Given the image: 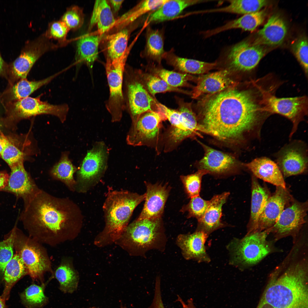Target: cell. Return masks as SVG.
<instances>
[{
	"instance_id": "cell-1",
	"label": "cell",
	"mask_w": 308,
	"mask_h": 308,
	"mask_svg": "<svg viewBox=\"0 0 308 308\" xmlns=\"http://www.w3.org/2000/svg\"><path fill=\"white\" fill-rule=\"evenodd\" d=\"M257 82L253 89L230 88L209 99L199 123L202 132L229 146L242 147L260 140L263 125L270 115L265 110Z\"/></svg>"
},
{
	"instance_id": "cell-24",
	"label": "cell",
	"mask_w": 308,
	"mask_h": 308,
	"mask_svg": "<svg viewBox=\"0 0 308 308\" xmlns=\"http://www.w3.org/2000/svg\"><path fill=\"white\" fill-rule=\"evenodd\" d=\"M235 83L230 78L228 72L223 70L216 72L200 78L196 85L191 92L192 97L197 98L203 95L218 93L232 88Z\"/></svg>"
},
{
	"instance_id": "cell-31",
	"label": "cell",
	"mask_w": 308,
	"mask_h": 308,
	"mask_svg": "<svg viewBox=\"0 0 308 308\" xmlns=\"http://www.w3.org/2000/svg\"><path fill=\"white\" fill-rule=\"evenodd\" d=\"M252 177L250 215L248 224V233L254 231L259 218L271 196L266 187L261 185L257 179Z\"/></svg>"
},
{
	"instance_id": "cell-41",
	"label": "cell",
	"mask_w": 308,
	"mask_h": 308,
	"mask_svg": "<svg viewBox=\"0 0 308 308\" xmlns=\"http://www.w3.org/2000/svg\"><path fill=\"white\" fill-rule=\"evenodd\" d=\"M229 4L218 8V12L229 13L243 15L260 11L267 5L266 0H231L227 1Z\"/></svg>"
},
{
	"instance_id": "cell-59",
	"label": "cell",
	"mask_w": 308,
	"mask_h": 308,
	"mask_svg": "<svg viewBox=\"0 0 308 308\" xmlns=\"http://www.w3.org/2000/svg\"><path fill=\"white\" fill-rule=\"evenodd\" d=\"M3 126V123L1 122V121L0 120V129L1 128H2Z\"/></svg>"
},
{
	"instance_id": "cell-16",
	"label": "cell",
	"mask_w": 308,
	"mask_h": 308,
	"mask_svg": "<svg viewBox=\"0 0 308 308\" xmlns=\"http://www.w3.org/2000/svg\"><path fill=\"white\" fill-rule=\"evenodd\" d=\"M265 52L262 46L244 40L231 48L227 59L230 65L234 68L243 72L249 71L256 67Z\"/></svg>"
},
{
	"instance_id": "cell-18",
	"label": "cell",
	"mask_w": 308,
	"mask_h": 308,
	"mask_svg": "<svg viewBox=\"0 0 308 308\" xmlns=\"http://www.w3.org/2000/svg\"><path fill=\"white\" fill-rule=\"evenodd\" d=\"M14 113L18 117L25 118L40 114H51L58 117L62 121L66 119L69 110L66 104L55 105L42 101L40 98L28 97L19 100L14 105Z\"/></svg>"
},
{
	"instance_id": "cell-58",
	"label": "cell",
	"mask_w": 308,
	"mask_h": 308,
	"mask_svg": "<svg viewBox=\"0 0 308 308\" xmlns=\"http://www.w3.org/2000/svg\"><path fill=\"white\" fill-rule=\"evenodd\" d=\"M5 301L0 296V308H7Z\"/></svg>"
},
{
	"instance_id": "cell-51",
	"label": "cell",
	"mask_w": 308,
	"mask_h": 308,
	"mask_svg": "<svg viewBox=\"0 0 308 308\" xmlns=\"http://www.w3.org/2000/svg\"><path fill=\"white\" fill-rule=\"evenodd\" d=\"M70 29L61 20L55 21L50 23L48 29L44 33L48 38L54 39L62 43L66 39Z\"/></svg>"
},
{
	"instance_id": "cell-11",
	"label": "cell",
	"mask_w": 308,
	"mask_h": 308,
	"mask_svg": "<svg viewBox=\"0 0 308 308\" xmlns=\"http://www.w3.org/2000/svg\"><path fill=\"white\" fill-rule=\"evenodd\" d=\"M262 102L266 112L270 115L276 114L289 119L292 124L289 135L291 138L299 123L308 114V100L305 96L279 98L269 90H262Z\"/></svg>"
},
{
	"instance_id": "cell-12",
	"label": "cell",
	"mask_w": 308,
	"mask_h": 308,
	"mask_svg": "<svg viewBox=\"0 0 308 308\" xmlns=\"http://www.w3.org/2000/svg\"><path fill=\"white\" fill-rule=\"evenodd\" d=\"M129 52L128 50L121 57L112 61H106L105 69L110 93L106 106L110 114L113 122L121 120L123 112L125 110L123 92V79Z\"/></svg>"
},
{
	"instance_id": "cell-2",
	"label": "cell",
	"mask_w": 308,
	"mask_h": 308,
	"mask_svg": "<svg viewBox=\"0 0 308 308\" xmlns=\"http://www.w3.org/2000/svg\"><path fill=\"white\" fill-rule=\"evenodd\" d=\"M19 217L34 240L52 246L76 237L83 220L79 207L72 200L40 189L24 204Z\"/></svg>"
},
{
	"instance_id": "cell-50",
	"label": "cell",
	"mask_w": 308,
	"mask_h": 308,
	"mask_svg": "<svg viewBox=\"0 0 308 308\" xmlns=\"http://www.w3.org/2000/svg\"><path fill=\"white\" fill-rule=\"evenodd\" d=\"M293 52L306 74L308 72V46L307 38L300 37L292 46Z\"/></svg>"
},
{
	"instance_id": "cell-45",
	"label": "cell",
	"mask_w": 308,
	"mask_h": 308,
	"mask_svg": "<svg viewBox=\"0 0 308 308\" xmlns=\"http://www.w3.org/2000/svg\"><path fill=\"white\" fill-rule=\"evenodd\" d=\"M209 173L206 171L198 169L195 173L180 176V179L188 196L191 198L199 196L202 177Z\"/></svg>"
},
{
	"instance_id": "cell-9",
	"label": "cell",
	"mask_w": 308,
	"mask_h": 308,
	"mask_svg": "<svg viewBox=\"0 0 308 308\" xmlns=\"http://www.w3.org/2000/svg\"><path fill=\"white\" fill-rule=\"evenodd\" d=\"M268 230L248 233L242 239H234L228 246L231 263L249 266L259 262L271 251L267 240Z\"/></svg>"
},
{
	"instance_id": "cell-25",
	"label": "cell",
	"mask_w": 308,
	"mask_h": 308,
	"mask_svg": "<svg viewBox=\"0 0 308 308\" xmlns=\"http://www.w3.org/2000/svg\"><path fill=\"white\" fill-rule=\"evenodd\" d=\"M243 166L257 179L276 187L286 188L284 178L278 165L269 158H257L249 163H243Z\"/></svg>"
},
{
	"instance_id": "cell-36",
	"label": "cell",
	"mask_w": 308,
	"mask_h": 308,
	"mask_svg": "<svg viewBox=\"0 0 308 308\" xmlns=\"http://www.w3.org/2000/svg\"><path fill=\"white\" fill-rule=\"evenodd\" d=\"M145 71L155 74L163 80L169 86L175 88L190 87L188 82L194 79L190 74L166 70L161 66L153 63H149Z\"/></svg>"
},
{
	"instance_id": "cell-40",
	"label": "cell",
	"mask_w": 308,
	"mask_h": 308,
	"mask_svg": "<svg viewBox=\"0 0 308 308\" xmlns=\"http://www.w3.org/2000/svg\"><path fill=\"white\" fill-rule=\"evenodd\" d=\"M76 169L72 164L66 155L62 156L50 171V174L54 179L64 183L72 192L75 191L76 181L74 174Z\"/></svg>"
},
{
	"instance_id": "cell-10",
	"label": "cell",
	"mask_w": 308,
	"mask_h": 308,
	"mask_svg": "<svg viewBox=\"0 0 308 308\" xmlns=\"http://www.w3.org/2000/svg\"><path fill=\"white\" fill-rule=\"evenodd\" d=\"M108 151L103 141L97 142L87 153L77 173L75 191L86 192L96 185L107 167Z\"/></svg>"
},
{
	"instance_id": "cell-44",
	"label": "cell",
	"mask_w": 308,
	"mask_h": 308,
	"mask_svg": "<svg viewBox=\"0 0 308 308\" xmlns=\"http://www.w3.org/2000/svg\"><path fill=\"white\" fill-rule=\"evenodd\" d=\"M21 298L23 304L27 308L40 307L48 301L43 287L34 284L25 289L21 294Z\"/></svg>"
},
{
	"instance_id": "cell-60",
	"label": "cell",
	"mask_w": 308,
	"mask_h": 308,
	"mask_svg": "<svg viewBox=\"0 0 308 308\" xmlns=\"http://www.w3.org/2000/svg\"><path fill=\"white\" fill-rule=\"evenodd\" d=\"M126 308L125 306H123L121 304V308Z\"/></svg>"
},
{
	"instance_id": "cell-57",
	"label": "cell",
	"mask_w": 308,
	"mask_h": 308,
	"mask_svg": "<svg viewBox=\"0 0 308 308\" xmlns=\"http://www.w3.org/2000/svg\"><path fill=\"white\" fill-rule=\"evenodd\" d=\"M7 66V64L2 58L0 52V74L4 73Z\"/></svg>"
},
{
	"instance_id": "cell-4",
	"label": "cell",
	"mask_w": 308,
	"mask_h": 308,
	"mask_svg": "<svg viewBox=\"0 0 308 308\" xmlns=\"http://www.w3.org/2000/svg\"><path fill=\"white\" fill-rule=\"evenodd\" d=\"M140 195L127 191H112L107 194L103 206L105 226L96 238L94 244L102 247L115 242L128 225L136 207L145 199Z\"/></svg>"
},
{
	"instance_id": "cell-29",
	"label": "cell",
	"mask_w": 308,
	"mask_h": 308,
	"mask_svg": "<svg viewBox=\"0 0 308 308\" xmlns=\"http://www.w3.org/2000/svg\"><path fill=\"white\" fill-rule=\"evenodd\" d=\"M104 36L96 32L79 38L76 44V64L84 63L91 69L98 58L99 46Z\"/></svg>"
},
{
	"instance_id": "cell-17",
	"label": "cell",
	"mask_w": 308,
	"mask_h": 308,
	"mask_svg": "<svg viewBox=\"0 0 308 308\" xmlns=\"http://www.w3.org/2000/svg\"><path fill=\"white\" fill-rule=\"evenodd\" d=\"M198 142L204 151L203 157L197 163L198 169L205 170L209 173L222 175L233 172L244 167L243 163L232 155Z\"/></svg>"
},
{
	"instance_id": "cell-3",
	"label": "cell",
	"mask_w": 308,
	"mask_h": 308,
	"mask_svg": "<svg viewBox=\"0 0 308 308\" xmlns=\"http://www.w3.org/2000/svg\"><path fill=\"white\" fill-rule=\"evenodd\" d=\"M272 273L258 308H307V268L297 263Z\"/></svg>"
},
{
	"instance_id": "cell-47",
	"label": "cell",
	"mask_w": 308,
	"mask_h": 308,
	"mask_svg": "<svg viewBox=\"0 0 308 308\" xmlns=\"http://www.w3.org/2000/svg\"><path fill=\"white\" fill-rule=\"evenodd\" d=\"M16 230V226L9 236L0 242V272L3 273L5 267L13 257V247Z\"/></svg>"
},
{
	"instance_id": "cell-27",
	"label": "cell",
	"mask_w": 308,
	"mask_h": 308,
	"mask_svg": "<svg viewBox=\"0 0 308 308\" xmlns=\"http://www.w3.org/2000/svg\"><path fill=\"white\" fill-rule=\"evenodd\" d=\"M230 193L224 192L215 195L209 200L208 205L203 215L198 221L196 230L202 231L208 235L223 226L221 218L222 208Z\"/></svg>"
},
{
	"instance_id": "cell-37",
	"label": "cell",
	"mask_w": 308,
	"mask_h": 308,
	"mask_svg": "<svg viewBox=\"0 0 308 308\" xmlns=\"http://www.w3.org/2000/svg\"><path fill=\"white\" fill-rule=\"evenodd\" d=\"M27 273L26 267L19 254H15L6 266L4 272L5 286L1 296L5 300L9 298L14 284Z\"/></svg>"
},
{
	"instance_id": "cell-56",
	"label": "cell",
	"mask_w": 308,
	"mask_h": 308,
	"mask_svg": "<svg viewBox=\"0 0 308 308\" xmlns=\"http://www.w3.org/2000/svg\"><path fill=\"white\" fill-rule=\"evenodd\" d=\"M9 138V137L5 136L3 133H0V155Z\"/></svg>"
},
{
	"instance_id": "cell-5",
	"label": "cell",
	"mask_w": 308,
	"mask_h": 308,
	"mask_svg": "<svg viewBox=\"0 0 308 308\" xmlns=\"http://www.w3.org/2000/svg\"><path fill=\"white\" fill-rule=\"evenodd\" d=\"M161 218L136 219L128 225L115 243L129 255L143 256L148 251L164 250L167 242Z\"/></svg>"
},
{
	"instance_id": "cell-26",
	"label": "cell",
	"mask_w": 308,
	"mask_h": 308,
	"mask_svg": "<svg viewBox=\"0 0 308 308\" xmlns=\"http://www.w3.org/2000/svg\"><path fill=\"white\" fill-rule=\"evenodd\" d=\"M287 32L285 20L278 14H274L258 32L254 44L271 46L279 45L285 40Z\"/></svg>"
},
{
	"instance_id": "cell-7",
	"label": "cell",
	"mask_w": 308,
	"mask_h": 308,
	"mask_svg": "<svg viewBox=\"0 0 308 308\" xmlns=\"http://www.w3.org/2000/svg\"><path fill=\"white\" fill-rule=\"evenodd\" d=\"M123 92L125 110L130 115L132 123L147 111H160L159 103L146 89L139 69L125 65L124 71Z\"/></svg>"
},
{
	"instance_id": "cell-32",
	"label": "cell",
	"mask_w": 308,
	"mask_h": 308,
	"mask_svg": "<svg viewBox=\"0 0 308 308\" xmlns=\"http://www.w3.org/2000/svg\"><path fill=\"white\" fill-rule=\"evenodd\" d=\"M116 21L108 1L96 0L90 20L88 30H90L96 25L97 28L96 32L104 35L114 27Z\"/></svg>"
},
{
	"instance_id": "cell-34",
	"label": "cell",
	"mask_w": 308,
	"mask_h": 308,
	"mask_svg": "<svg viewBox=\"0 0 308 308\" xmlns=\"http://www.w3.org/2000/svg\"><path fill=\"white\" fill-rule=\"evenodd\" d=\"M129 32L123 29L102 39L106 61H112L123 56L128 50Z\"/></svg>"
},
{
	"instance_id": "cell-28",
	"label": "cell",
	"mask_w": 308,
	"mask_h": 308,
	"mask_svg": "<svg viewBox=\"0 0 308 308\" xmlns=\"http://www.w3.org/2000/svg\"><path fill=\"white\" fill-rule=\"evenodd\" d=\"M208 1L167 0L159 8L152 11L145 21L146 24L169 20L177 17L186 8Z\"/></svg>"
},
{
	"instance_id": "cell-6",
	"label": "cell",
	"mask_w": 308,
	"mask_h": 308,
	"mask_svg": "<svg viewBox=\"0 0 308 308\" xmlns=\"http://www.w3.org/2000/svg\"><path fill=\"white\" fill-rule=\"evenodd\" d=\"M179 111L171 112L167 120L171 125L163 134L164 151H171L187 138L200 136V126L193 112L190 103L183 99L175 96Z\"/></svg>"
},
{
	"instance_id": "cell-38",
	"label": "cell",
	"mask_w": 308,
	"mask_h": 308,
	"mask_svg": "<svg viewBox=\"0 0 308 308\" xmlns=\"http://www.w3.org/2000/svg\"><path fill=\"white\" fill-rule=\"evenodd\" d=\"M167 0H146L141 1L116 20L114 27L121 28L126 26L144 14L157 9Z\"/></svg>"
},
{
	"instance_id": "cell-48",
	"label": "cell",
	"mask_w": 308,
	"mask_h": 308,
	"mask_svg": "<svg viewBox=\"0 0 308 308\" xmlns=\"http://www.w3.org/2000/svg\"><path fill=\"white\" fill-rule=\"evenodd\" d=\"M209 203V200L203 199L200 196L191 198L189 202L184 206L181 211L188 212V218L193 217L197 220L202 217Z\"/></svg>"
},
{
	"instance_id": "cell-30",
	"label": "cell",
	"mask_w": 308,
	"mask_h": 308,
	"mask_svg": "<svg viewBox=\"0 0 308 308\" xmlns=\"http://www.w3.org/2000/svg\"><path fill=\"white\" fill-rule=\"evenodd\" d=\"M163 59L177 72L188 74L206 73L217 65L216 62H206L179 57L174 53L172 50L165 52Z\"/></svg>"
},
{
	"instance_id": "cell-39",
	"label": "cell",
	"mask_w": 308,
	"mask_h": 308,
	"mask_svg": "<svg viewBox=\"0 0 308 308\" xmlns=\"http://www.w3.org/2000/svg\"><path fill=\"white\" fill-rule=\"evenodd\" d=\"M139 70L142 82L146 89L155 98V95L157 93L167 92L191 94L190 92L186 90L169 86L163 80L155 74L140 69H139Z\"/></svg>"
},
{
	"instance_id": "cell-43",
	"label": "cell",
	"mask_w": 308,
	"mask_h": 308,
	"mask_svg": "<svg viewBox=\"0 0 308 308\" xmlns=\"http://www.w3.org/2000/svg\"><path fill=\"white\" fill-rule=\"evenodd\" d=\"M55 277L60 284V289L66 293H71L76 290L78 282V274L69 265H60L56 270Z\"/></svg>"
},
{
	"instance_id": "cell-52",
	"label": "cell",
	"mask_w": 308,
	"mask_h": 308,
	"mask_svg": "<svg viewBox=\"0 0 308 308\" xmlns=\"http://www.w3.org/2000/svg\"><path fill=\"white\" fill-rule=\"evenodd\" d=\"M147 308H165L162 300L160 278L159 277H157L156 279L152 301L150 305Z\"/></svg>"
},
{
	"instance_id": "cell-35",
	"label": "cell",
	"mask_w": 308,
	"mask_h": 308,
	"mask_svg": "<svg viewBox=\"0 0 308 308\" xmlns=\"http://www.w3.org/2000/svg\"><path fill=\"white\" fill-rule=\"evenodd\" d=\"M165 52L162 31L148 27L146 32L145 45L142 55L151 61L150 63L161 64Z\"/></svg>"
},
{
	"instance_id": "cell-21",
	"label": "cell",
	"mask_w": 308,
	"mask_h": 308,
	"mask_svg": "<svg viewBox=\"0 0 308 308\" xmlns=\"http://www.w3.org/2000/svg\"><path fill=\"white\" fill-rule=\"evenodd\" d=\"M307 201L293 198L282 211L275 224L269 229L279 235H285L297 230L305 222Z\"/></svg>"
},
{
	"instance_id": "cell-13",
	"label": "cell",
	"mask_w": 308,
	"mask_h": 308,
	"mask_svg": "<svg viewBox=\"0 0 308 308\" xmlns=\"http://www.w3.org/2000/svg\"><path fill=\"white\" fill-rule=\"evenodd\" d=\"M276 162L284 178L297 175L307 171V148L301 141L285 145L275 154Z\"/></svg>"
},
{
	"instance_id": "cell-8",
	"label": "cell",
	"mask_w": 308,
	"mask_h": 308,
	"mask_svg": "<svg viewBox=\"0 0 308 308\" xmlns=\"http://www.w3.org/2000/svg\"><path fill=\"white\" fill-rule=\"evenodd\" d=\"M167 118L161 111H149L141 114L132 123L127 136L128 145L146 146L154 148L158 153L163 148L162 122Z\"/></svg>"
},
{
	"instance_id": "cell-53",
	"label": "cell",
	"mask_w": 308,
	"mask_h": 308,
	"mask_svg": "<svg viewBox=\"0 0 308 308\" xmlns=\"http://www.w3.org/2000/svg\"><path fill=\"white\" fill-rule=\"evenodd\" d=\"M9 174L5 171H0V191H3L6 186Z\"/></svg>"
},
{
	"instance_id": "cell-55",
	"label": "cell",
	"mask_w": 308,
	"mask_h": 308,
	"mask_svg": "<svg viewBox=\"0 0 308 308\" xmlns=\"http://www.w3.org/2000/svg\"><path fill=\"white\" fill-rule=\"evenodd\" d=\"M177 300L181 304L182 308H196L192 299H189L185 302L179 295H177Z\"/></svg>"
},
{
	"instance_id": "cell-14",
	"label": "cell",
	"mask_w": 308,
	"mask_h": 308,
	"mask_svg": "<svg viewBox=\"0 0 308 308\" xmlns=\"http://www.w3.org/2000/svg\"><path fill=\"white\" fill-rule=\"evenodd\" d=\"M44 33L28 41L12 64V71L16 78L25 79L35 62L45 52L57 48Z\"/></svg>"
},
{
	"instance_id": "cell-23",
	"label": "cell",
	"mask_w": 308,
	"mask_h": 308,
	"mask_svg": "<svg viewBox=\"0 0 308 308\" xmlns=\"http://www.w3.org/2000/svg\"><path fill=\"white\" fill-rule=\"evenodd\" d=\"M208 236L198 230L191 234L179 235L176 243L183 257L187 260H193L199 262H209L210 259L204 246Z\"/></svg>"
},
{
	"instance_id": "cell-46",
	"label": "cell",
	"mask_w": 308,
	"mask_h": 308,
	"mask_svg": "<svg viewBox=\"0 0 308 308\" xmlns=\"http://www.w3.org/2000/svg\"><path fill=\"white\" fill-rule=\"evenodd\" d=\"M70 29L75 30L82 25L84 15L82 9L77 5L68 7L62 16L61 20Z\"/></svg>"
},
{
	"instance_id": "cell-54",
	"label": "cell",
	"mask_w": 308,
	"mask_h": 308,
	"mask_svg": "<svg viewBox=\"0 0 308 308\" xmlns=\"http://www.w3.org/2000/svg\"><path fill=\"white\" fill-rule=\"evenodd\" d=\"M111 9L115 13H117L120 9L123 0H110L108 1Z\"/></svg>"
},
{
	"instance_id": "cell-42",
	"label": "cell",
	"mask_w": 308,
	"mask_h": 308,
	"mask_svg": "<svg viewBox=\"0 0 308 308\" xmlns=\"http://www.w3.org/2000/svg\"><path fill=\"white\" fill-rule=\"evenodd\" d=\"M61 72L38 81H29L26 78L21 79L11 89V94L13 99L19 100L29 97L34 91L49 83Z\"/></svg>"
},
{
	"instance_id": "cell-61",
	"label": "cell",
	"mask_w": 308,
	"mask_h": 308,
	"mask_svg": "<svg viewBox=\"0 0 308 308\" xmlns=\"http://www.w3.org/2000/svg\"><path fill=\"white\" fill-rule=\"evenodd\" d=\"M96 308V307H91V308Z\"/></svg>"
},
{
	"instance_id": "cell-33",
	"label": "cell",
	"mask_w": 308,
	"mask_h": 308,
	"mask_svg": "<svg viewBox=\"0 0 308 308\" xmlns=\"http://www.w3.org/2000/svg\"><path fill=\"white\" fill-rule=\"evenodd\" d=\"M266 15V11L262 10L244 15L220 27L207 31L204 35L208 37L227 30L237 29L253 31L263 22Z\"/></svg>"
},
{
	"instance_id": "cell-19",
	"label": "cell",
	"mask_w": 308,
	"mask_h": 308,
	"mask_svg": "<svg viewBox=\"0 0 308 308\" xmlns=\"http://www.w3.org/2000/svg\"><path fill=\"white\" fill-rule=\"evenodd\" d=\"M24 160L10 168L11 171L6 186L3 191L13 194L17 198H22L24 204L27 202L40 189L26 171Z\"/></svg>"
},
{
	"instance_id": "cell-20",
	"label": "cell",
	"mask_w": 308,
	"mask_h": 308,
	"mask_svg": "<svg viewBox=\"0 0 308 308\" xmlns=\"http://www.w3.org/2000/svg\"><path fill=\"white\" fill-rule=\"evenodd\" d=\"M293 198L286 188L276 187L275 192L268 198L259 218L254 232L268 230L272 227Z\"/></svg>"
},
{
	"instance_id": "cell-22",
	"label": "cell",
	"mask_w": 308,
	"mask_h": 308,
	"mask_svg": "<svg viewBox=\"0 0 308 308\" xmlns=\"http://www.w3.org/2000/svg\"><path fill=\"white\" fill-rule=\"evenodd\" d=\"M145 202L137 220L161 218L170 187L167 185L152 184L146 182Z\"/></svg>"
},
{
	"instance_id": "cell-49",
	"label": "cell",
	"mask_w": 308,
	"mask_h": 308,
	"mask_svg": "<svg viewBox=\"0 0 308 308\" xmlns=\"http://www.w3.org/2000/svg\"><path fill=\"white\" fill-rule=\"evenodd\" d=\"M24 154L9 137L0 156L10 168L19 161L24 160Z\"/></svg>"
},
{
	"instance_id": "cell-15",
	"label": "cell",
	"mask_w": 308,
	"mask_h": 308,
	"mask_svg": "<svg viewBox=\"0 0 308 308\" xmlns=\"http://www.w3.org/2000/svg\"><path fill=\"white\" fill-rule=\"evenodd\" d=\"M39 243L34 239L27 240L23 243L19 253L27 273L34 280L41 279L46 271L51 270L48 256Z\"/></svg>"
}]
</instances>
